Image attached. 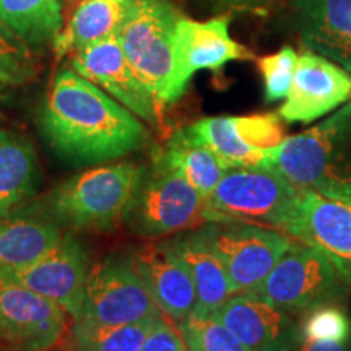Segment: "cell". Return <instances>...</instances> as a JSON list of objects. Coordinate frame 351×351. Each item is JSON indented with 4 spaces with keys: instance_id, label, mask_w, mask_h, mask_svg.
Instances as JSON below:
<instances>
[{
    "instance_id": "8",
    "label": "cell",
    "mask_w": 351,
    "mask_h": 351,
    "mask_svg": "<svg viewBox=\"0 0 351 351\" xmlns=\"http://www.w3.org/2000/svg\"><path fill=\"white\" fill-rule=\"evenodd\" d=\"M200 232L236 293L256 291L291 243L283 231L251 223H205Z\"/></svg>"
},
{
    "instance_id": "25",
    "label": "cell",
    "mask_w": 351,
    "mask_h": 351,
    "mask_svg": "<svg viewBox=\"0 0 351 351\" xmlns=\"http://www.w3.org/2000/svg\"><path fill=\"white\" fill-rule=\"evenodd\" d=\"M194 137L210 148L225 169L265 168L267 150H254L239 137L232 116L205 117L187 125Z\"/></svg>"
},
{
    "instance_id": "22",
    "label": "cell",
    "mask_w": 351,
    "mask_h": 351,
    "mask_svg": "<svg viewBox=\"0 0 351 351\" xmlns=\"http://www.w3.org/2000/svg\"><path fill=\"white\" fill-rule=\"evenodd\" d=\"M39 179L33 145L15 132L0 129V217L13 213L32 199Z\"/></svg>"
},
{
    "instance_id": "10",
    "label": "cell",
    "mask_w": 351,
    "mask_h": 351,
    "mask_svg": "<svg viewBox=\"0 0 351 351\" xmlns=\"http://www.w3.org/2000/svg\"><path fill=\"white\" fill-rule=\"evenodd\" d=\"M231 15H218L212 20L197 21L182 16L178 21L173 41V75L168 103H174L186 91L191 78L200 70H221L236 60H252L247 47L231 38Z\"/></svg>"
},
{
    "instance_id": "5",
    "label": "cell",
    "mask_w": 351,
    "mask_h": 351,
    "mask_svg": "<svg viewBox=\"0 0 351 351\" xmlns=\"http://www.w3.org/2000/svg\"><path fill=\"white\" fill-rule=\"evenodd\" d=\"M300 189L265 168L228 169L204 200L205 223H251L283 231Z\"/></svg>"
},
{
    "instance_id": "26",
    "label": "cell",
    "mask_w": 351,
    "mask_h": 351,
    "mask_svg": "<svg viewBox=\"0 0 351 351\" xmlns=\"http://www.w3.org/2000/svg\"><path fill=\"white\" fill-rule=\"evenodd\" d=\"M160 317L161 313H158L124 326L75 320L72 328L73 351H138Z\"/></svg>"
},
{
    "instance_id": "21",
    "label": "cell",
    "mask_w": 351,
    "mask_h": 351,
    "mask_svg": "<svg viewBox=\"0 0 351 351\" xmlns=\"http://www.w3.org/2000/svg\"><path fill=\"white\" fill-rule=\"evenodd\" d=\"M134 3L135 0H83L52 41L54 52L59 57L75 54L117 36Z\"/></svg>"
},
{
    "instance_id": "13",
    "label": "cell",
    "mask_w": 351,
    "mask_h": 351,
    "mask_svg": "<svg viewBox=\"0 0 351 351\" xmlns=\"http://www.w3.org/2000/svg\"><path fill=\"white\" fill-rule=\"evenodd\" d=\"M90 257L72 232H65L46 256L23 269L0 270L13 282L54 301L77 320L82 314L83 298L90 275Z\"/></svg>"
},
{
    "instance_id": "32",
    "label": "cell",
    "mask_w": 351,
    "mask_h": 351,
    "mask_svg": "<svg viewBox=\"0 0 351 351\" xmlns=\"http://www.w3.org/2000/svg\"><path fill=\"white\" fill-rule=\"evenodd\" d=\"M138 351H187V348L181 332L169 326L161 315Z\"/></svg>"
},
{
    "instance_id": "14",
    "label": "cell",
    "mask_w": 351,
    "mask_h": 351,
    "mask_svg": "<svg viewBox=\"0 0 351 351\" xmlns=\"http://www.w3.org/2000/svg\"><path fill=\"white\" fill-rule=\"evenodd\" d=\"M210 314L249 351H293L301 339L293 314L256 291L236 293Z\"/></svg>"
},
{
    "instance_id": "3",
    "label": "cell",
    "mask_w": 351,
    "mask_h": 351,
    "mask_svg": "<svg viewBox=\"0 0 351 351\" xmlns=\"http://www.w3.org/2000/svg\"><path fill=\"white\" fill-rule=\"evenodd\" d=\"M138 171L140 166L130 161L83 171L47 194L43 212L62 230H112L124 219Z\"/></svg>"
},
{
    "instance_id": "30",
    "label": "cell",
    "mask_w": 351,
    "mask_h": 351,
    "mask_svg": "<svg viewBox=\"0 0 351 351\" xmlns=\"http://www.w3.org/2000/svg\"><path fill=\"white\" fill-rule=\"evenodd\" d=\"M298 59L300 56L291 46H283L278 52L257 59V67L265 85V101L274 103L287 98L295 77Z\"/></svg>"
},
{
    "instance_id": "23",
    "label": "cell",
    "mask_w": 351,
    "mask_h": 351,
    "mask_svg": "<svg viewBox=\"0 0 351 351\" xmlns=\"http://www.w3.org/2000/svg\"><path fill=\"white\" fill-rule=\"evenodd\" d=\"M161 155L204 199L212 194L228 171L223 168L212 150L199 142L187 127L171 135L165 150H161Z\"/></svg>"
},
{
    "instance_id": "7",
    "label": "cell",
    "mask_w": 351,
    "mask_h": 351,
    "mask_svg": "<svg viewBox=\"0 0 351 351\" xmlns=\"http://www.w3.org/2000/svg\"><path fill=\"white\" fill-rule=\"evenodd\" d=\"M181 19L173 0H135L117 34L132 69L160 104H168L173 41Z\"/></svg>"
},
{
    "instance_id": "2",
    "label": "cell",
    "mask_w": 351,
    "mask_h": 351,
    "mask_svg": "<svg viewBox=\"0 0 351 351\" xmlns=\"http://www.w3.org/2000/svg\"><path fill=\"white\" fill-rule=\"evenodd\" d=\"M267 169L296 189L351 202V99L326 121L267 150Z\"/></svg>"
},
{
    "instance_id": "6",
    "label": "cell",
    "mask_w": 351,
    "mask_h": 351,
    "mask_svg": "<svg viewBox=\"0 0 351 351\" xmlns=\"http://www.w3.org/2000/svg\"><path fill=\"white\" fill-rule=\"evenodd\" d=\"M256 293L289 314L301 315L317 306L341 302L351 293V283L327 257L291 239Z\"/></svg>"
},
{
    "instance_id": "16",
    "label": "cell",
    "mask_w": 351,
    "mask_h": 351,
    "mask_svg": "<svg viewBox=\"0 0 351 351\" xmlns=\"http://www.w3.org/2000/svg\"><path fill=\"white\" fill-rule=\"evenodd\" d=\"M287 101L278 116L285 122L317 121L351 99V73L327 57L309 51L300 56Z\"/></svg>"
},
{
    "instance_id": "31",
    "label": "cell",
    "mask_w": 351,
    "mask_h": 351,
    "mask_svg": "<svg viewBox=\"0 0 351 351\" xmlns=\"http://www.w3.org/2000/svg\"><path fill=\"white\" fill-rule=\"evenodd\" d=\"M239 137L254 150H271L285 140L282 117L275 112L232 116Z\"/></svg>"
},
{
    "instance_id": "15",
    "label": "cell",
    "mask_w": 351,
    "mask_h": 351,
    "mask_svg": "<svg viewBox=\"0 0 351 351\" xmlns=\"http://www.w3.org/2000/svg\"><path fill=\"white\" fill-rule=\"evenodd\" d=\"M70 69L111 95L138 119L158 124L160 103L132 69L117 36L75 52L70 59Z\"/></svg>"
},
{
    "instance_id": "18",
    "label": "cell",
    "mask_w": 351,
    "mask_h": 351,
    "mask_svg": "<svg viewBox=\"0 0 351 351\" xmlns=\"http://www.w3.org/2000/svg\"><path fill=\"white\" fill-rule=\"evenodd\" d=\"M291 12L307 49L351 73V0H291Z\"/></svg>"
},
{
    "instance_id": "36",
    "label": "cell",
    "mask_w": 351,
    "mask_h": 351,
    "mask_svg": "<svg viewBox=\"0 0 351 351\" xmlns=\"http://www.w3.org/2000/svg\"><path fill=\"white\" fill-rule=\"evenodd\" d=\"M0 82H2V77H0Z\"/></svg>"
},
{
    "instance_id": "20",
    "label": "cell",
    "mask_w": 351,
    "mask_h": 351,
    "mask_svg": "<svg viewBox=\"0 0 351 351\" xmlns=\"http://www.w3.org/2000/svg\"><path fill=\"white\" fill-rule=\"evenodd\" d=\"M169 247L178 254L194 280L199 313H213L228 298L236 295L228 278L225 267L212 251L200 230H191L173 234L166 239Z\"/></svg>"
},
{
    "instance_id": "17",
    "label": "cell",
    "mask_w": 351,
    "mask_h": 351,
    "mask_svg": "<svg viewBox=\"0 0 351 351\" xmlns=\"http://www.w3.org/2000/svg\"><path fill=\"white\" fill-rule=\"evenodd\" d=\"M130 258L161 314L179 324L194 313L197 309L194 280L166 239L143 244Z\"/></svg>"
},
{
    "instance_id": "28",
    "label": "cell",
    "mask_w": 351,
    "mask_h": 351,
    "mask_svg": "<svg viewBox=\"0 0 351 351\" xmlns=\"http://www.w3.org/2000/svg\"><path fill=\"white\" fill-rule=\"evenodd\" d=\"M301 337L315 341H348L351 315L341 302H330L309 309L300 315Z\"/></svg>"
},
{
    "instance_id": "33",
    "label": "cell",
    "mask_w": 351,
    "mask_h": 351,
    "mask_svg": "<svg viewBox=\"0 0 351 351\" xmlns=\"http://www.w3.org/2000/svg\"><path fill=\"white\" fill-rule=\"evenodd\" d=\"M275 2L276 0H208L217 12H261Z\"/></svg>"
},
{
    "instance_id": "9",
    "label": "cell",
    "mask_w": 351,
    "mask_h": 351,
    "mask_svg": "<svg viewBox=\"0 0 351 351\" xmlns=\"http://www.w3.org/2000/svg\"><path fill=\"white\" fill-rule=\"evenodd\" d=\"M160 313L132 258L108 257L91 267L77 320L124 326Z\"/></svg>"
},
{
    "instance_id": "4",
    "label": "cell",
    "mask_w": 351,
    "mask_h": 351,
    "mask_svg": "<svg viewBox=\"0 0 351 351\" xmlns=\"http://www.w3.org/2000/svg\"><path fill=\"white\" fill-rule=\"evenodd\" d=\"M204 200L158 152L150 165L140 166L122 221L143 238L173 236L205 223Z\"/></svg>"
},
{
    "instance_id": "11",
    "label": "cell",
    "mask_w": 351,
    "mask_h": 351,
    "mask_svg": "<svg viewBox=\"0 0 351 351\" xmlns=\"http://www.w3.org/2000/svg\"><path fill=\"white\" fill-rule=\"evenodd\" d=\"M283 232L327 257L351 283V202L300 189Z\"/></svg>"
},
{
    "instance_id": "34",
    "label": "cell",
    "mask_w": 351,
    "mask_h": 351,
    "mask_svg": "<svg viewBox=\"0 0 351 351\" xmlns=\"http://www.w3.org/2000/svg\"><path fill=\"white\" fill-rule=\"evenodd\" d=\"M293 351H351V339L348 341H315L301 337Z\"/></svg>"
},
{
    "instance_id": "29",
    "label": "cell",
    "mask_w": 351,
    "mask_h": 351,
    "mask_svg": "<svg viewBox=\"0 0 351 351\" xmlns=\"http://www.w3.org/2000/svg\"><path fill=\"white\" fill-rule=\"evenodd\" d=\"M32 47L0 19V77L5 83H25L36 73Z\"/></svg>"
},
{
    "instance_id": "24",
    "label": "cell",
    "mask_w": 351,
    "mask_h": 351,
    "mask_svg": "<svg viewBox=\"0 0 351 351\" xmlns=\"http://www.w3.org/2000/svg\"><path fill=\"white\" fill-rule=\"evenodd\" d=\"M0 19L32 49H41L62 29V0H0Z\"/></svg>"
},
{
    "instance_id": "27",
    "label": "cell",
    "mask_w": 351,
    "mask_h": 351,
    "mask_svg": "<svg viewBox=\"0 0 351 351\" xmlns=\"http://www.w3.org/2000/svg\"><path fill=\"white\" fill-rule=\"evenodd\" d=\"M187 351H249L210 313L194 311L179 322Z\"/></svg>"
},
{
    "instance_id": "19",
    "label": "cell",
    "mask_w": 351,
    "mask_h": 351,
    "mask_svg": "<svg viewBox=\"0 0 351 351\" xmlns=\"http://www.w3.org/2000/svg\"><path fill=\"white\" fill-rule=\"evenodd\" d=\"M62 228L43 212L0 217V270L23 269L46 256L62 238Z\"/></svg>"
},
{
    "instance_id": "1",
    "label": "cell",
    "mask_w": 351,
    "mask_h": 351,
    "mask_svg": "<svg viewBox=\"0 0 351 351\" xmlns=\"http://www.w3.org/2000/svg\"><path fill=\"white\" fill-rule=\"evenodd\" d=\"M39 127L52 150L78 166L119 160L148 142L147 127L135 114L73 69L56 75Z\"/></svg>"
},
{
    "instance_id": "35",
    "label": "cell",
    "mask_w": 351,
    "mask_h": 351,
    "mask_svg": "<svg viewBox=\"0 0 351 351\" xmlns=\"http://www.w3.org/2000/svg\"><path fill=\"white\" fill-rule=\"evenodd\" d=\"M47 351H64V350H47Z\"/></svg>"
},
{
    "instance_id": "12",
    "label": "cell",
    "mask_w": 351,
    "mask_h": 351,
    "mask_svg": "<svg viewBox=\"0 0 351 351\" xmlns=\"http://www.w3.org/2000/svg\"><path fill=\"white\" fill-rule=\"evenodd\" d=\"M67 326V313L0 274V339L10 351H47Z\"/></svg>"
}]
</instances>
